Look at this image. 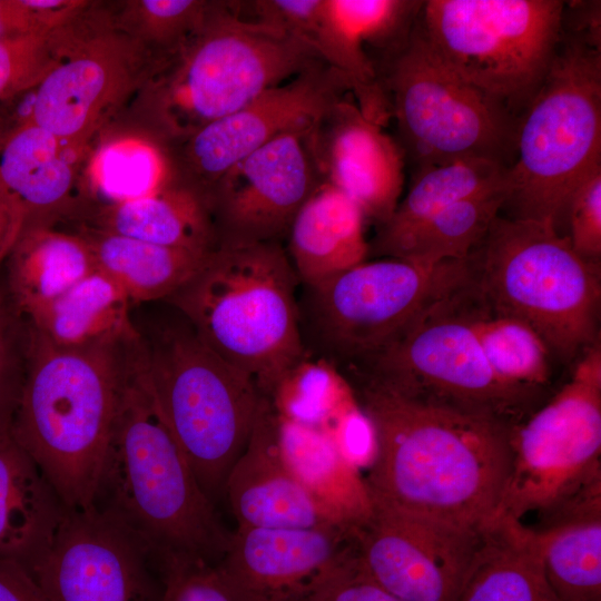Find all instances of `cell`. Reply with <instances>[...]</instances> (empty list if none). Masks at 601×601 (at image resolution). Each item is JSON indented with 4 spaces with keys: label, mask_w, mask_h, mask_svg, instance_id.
<instances>
[{
    "label": "cell",
    "mask_w": 601,
    "mask_h": 601,
    "mask_svg": "<svg viewBox=\"0 0 601 601\" xmlns=\"http://www.w3.org/2000/svg\"><path fill=\"white\" fill-rule=\"evenodd\" d=\"M354 392L376 433L363 475L373 506L473 530L489 524L511 473L513 426L364 378Z\"/></svg>",
    "instance_id": "6da1fadb"
},
{
    "label": "cell",
    "mask_w": 601,
    "mask_h": 601,
    "mask_svg": "<svg viewBox=\"0 0 601 601\" xmlns=\"http://www.w3.org/2000/svg\"><path fill=\"white\" fill-rule=\"evenodd\" d=\"M26 223V216L11 201L0 197V260L10 254Z\"/></svg>",
    "instance_id": "f6af8a7d"
},
{
    "label": "cell",
    "mask_w": 601,
    "mask_h": 601,
    "mask_svg": "<svg viewBox=\"0 0 601 601\" xmlns=\"http://www.w3.org/2000/svg\"><path fill=\"white\" fill-rule=\"evenodd\" d=\"M0 601H48L22 564L0 559Z\"/></svg>",
    "instance_id": "ee69618b"
},
{
    "label": "cell",
    "mask_w": 601,
    "mask_h": 601,
    "mask_svg": "<svg viewBox=\"0 0 601 601\" xmlns=\"http://www.w3.org/2000/svg\"><path fill=\"white\" fill-rule=\"evenodd\" d=\"M158 91L166 132L179 142L267 89L325 63L289 33L210 2L200 26L168 53Z\"/></svg>",
    "instance_id": "ba28073f"
},
{
    "label": "cell",
    "mask_w": 601,
    "mask_h": 601,
    "mask_svg": "<svg viewBox=\"0 0 601 601\" xmlns=\"http://www.w3.org/2000/svg\"><path fill=\"white\" fill-rule=\"evenodd\" d=\"M321 430L332 439L344 460L359 472L371 466L376 455V433L358 401L333 417Z\"/></svg>",
    "instance_id": "60d3db41"
},
{
    "label": "cell",
    "mask_w": 601,
    "mask_h": 601,
    "mask_svg": "<svg viewBox=\"0 0 601 601\" xmlns=\"http://www.w3.org/2000/svg\"><path fill=\"white\" fill-rule=\"evenodd\" d=\"M63 141L28 121L6 141L0 155V196L27 218L32 210L61 203L73 175Z\"/></svg>",
    "instance_id": "4dcf8cb0"
},
{
    "label": "cell",
    "mask_w": 601,
    "mask_h": 601,
    "mask_svg": "<svg viewBox=\"0 0 601 601\" xmlns=\"http://www.w3.org/2000/svg\"><path fill=\"white\" fill-rule=\"evenodd\" d=\"M57 19L24 4L23 0H0V37L45 33Z\"/></svg>",
    "instance_id": "7bdbcfd3"
},
{
    "label": "cell",
    "mask_w": 601,
    "mask_h": 601,
    "mask_svg": "<svg viewBox=\"0 0 601 601\" xmlns=\"http://www.w3.org/2000/svg\"><path fill=\"white\" fill-rule=\"evenodd\" d=\"M154 561L141 542L92 508L68 510L28 571L48 601H159Z\"/></svg>",
    "instance_id": "9a60e30c"
},
{
    "label": "cell",
    "mask_w": 601,
    "mask_h": 601,
    "mask_svg": "<svg viewBox=\"0 0 601 601\" xmlns=\"http://www.w3.org/2000/svg\"><path fill=\"white\" fill-rule=\"evenodd\" d=\"M308 130L290 131L243 158L206 193L218 243H267L287 237L321 183Z\"/></svg>",
    "instance_id": "e0dca14e"
},
{
    "label": "cell",
    "mask_w": 601,
    "mask_h": 601,
    "mask_svg": "<svg viewBox=\"0 0 601 601\" xmlns=\"http://www.w3.org/2000/svg\"><path fill=\"white\" fill-rule=\"evenodd\" d=\"M482 529L373 506L354 530V552L364 572L400 600L452 601Z\"/></svg>",
    "instance_id": "2e32d148"
},
{
    "label": "cell",
    "mask_w": 601,
    "mask_h": 601,
    "mask_svg": "<svg viewBox=\"0 0 601 601\" xmlns=\"http://www.w3.org/2000/svg\"><path fill=\"white\" fill-rule=\"evenodd\" d=\"M536 534L543 570L559 601H601V501L575 509Z\"/></svg>",
    "instance_id": "1f68e13d"
},
{
    "label": "cell",
    "mask_w": 601,
    "mask_h": 601,
    "mask_svg": "<svg viewBox=\"0 0 601 601\" xmlns=\"http://www.w3.org/2000/svg\"><path fill=\"white\" fill-rule=\"evenodd\" d=\"M467 273V259L436 266L396 257L365 260L308 288L314 331L331 355L355 366Z\"/></svg>",
    "instance_id": "4fadbf2b"
},
{
    "label": "cell",
    "mask_w": 601,
    "mask_h": 601,
    "mask_svg": "<svg viewBox=\"0 0 601 601\" xmlns=\"http://www.w3.org/2000/svg\"><path fill=\"white\" fill-rule=\"evenodd\" d=\"M561 33L601 50V2L599 0L564 1Z\"/></svg>",
    "instance_id": "b9f144b4"
},
{
    "label": "cell",
    "mask_w": 601,
    "mask_h": 601,
    "mask_svg": "<svg viewBox=\"0 0 601 601\" xmlns=\"http://www.w3.org/2000/svg\"><path fill=\"white\" fill-rule=\"evenodd\" d=\"M10 254L11 292L29 316L97 269L87 239L46 229L22 231Z\"/></svg>",
    "instance_id": "f1b7e54d"
},
{
    "label": "cell",
    "mask_w": 601,
    "mask_h": 601,
    "mask_svg": "<svg viewBox=\"0 0 601 601\" xmlns=\"http://www.w3.org/2000/svg\"><path fill=\"white\" fill-rule=\"evenodd\" d=\"M139 361L171 434L215 504L247 445L264 395L190 325L165 333Z\"/></svg>",
    "instance_id": "30bf717a"
},
{
    "label": "cell",
    "mask_w": 601,
    "mask_h": 601,
    "mask_svg": "<svg viewBox=\"0 0 601 601\" xmlns=\"http://www.w3.org/2000/svg\"><path fill=\"white\" fill-rule=\"evenodd\" d=\"M422 0H318L297 38L351 83L363 115L384 126L391 118L378 73L412 32Z\"/></svg>",
    "instance_id": "ac0fdd59"
},
{
    "label": "cell",
    "mask_w": 601,
    "mask_h": 601,
    "mask_svg": "<svg viewBox=\"0 0 601 601\" xmlns=\"http://www.w3.org/2000/svg\"><path fill=\"white\" fill-rule=\"evenodd\" d=\"M105 231L146 243L207 253L217 236L206 198L181 183L111 207Z\"/></svg>",
    "instance_id": "83f0119b"
},
{
    "label": "cell",
    "mask_w": 601,
    "mask_h": 601,
    "mask_svg": "<svg viewBox=\"0 0 601 601\" xmlns=\"http://www.w3.org/2000/svg\"><path fill=\"white\" fill-rule=\"evenodd\" d=\"M378 79L396 121L397 142L414 171L466 158L513 166L519 122L452 71L415 22Z\"/></svg>",
    "instance_id": "7c38bea8"
},
{
    "label": "cell",
    "mask_w": 601,
    "mask_h": 601,
    "mask_svg": "<svg viewBox=\"0 0 601 601\" xmlns=\"http://www.w3.org/2000/svg\"><path fill=\"white\" fill-rule=\"evenodd\" d=\"M88 243L97 269L117 283L131 303L170 297L211 250L169 248L108 231Z\"/></svg>",
    "instance_id": "d6a6232c"
},
{
    "label": "cell",
    "mask_w": 601,
    "mask_h": 601,
    "mask_svg": "<svg viewBox=\"0 0 601 601\" xmlns=\"http://www.w3.org/2000/svg\"><path fill=\"white\" fill-rule=\"evenodd\" d=\"M93 509L156 559L186 555L217 563L228 544L230 533L171 434L139 359L125 364Z\"/></svg>",
    "instance_id": "7a4b0ae2"
},
{
    "label": "cell",
    "mask_w": 601,
    "mask_h": 601,
    "mask_svg": "<svg viewBox=\"0 0 601 601\" xmlns=\"http://www.w3.org/2000/svg\"><path fill=\"white\" fill-rule=\"evenodd\" d=\"M506 197L505 178L446 205L402 240L388 257L425 266L466 259L501 214Z\"/></svg>",
    "instance_id": "836d02e7"
},
{
    "label": "cell",
    "mask_w": 601,
    "mask_h": 601,
    "mask_svg": "<svg viewBox=\"0 0 601 601\" xmlns=\"http://www.w3.org/2000/svg\"><path fill=\"white\" fill-rule=\"evenodd\" d=\"M467 263L486 299L528 325L551 355L571 362L600 339V265L553 228L500 214Z\"/></svg>",
    "instance_id": "52a82bcc"
},
{
    "label": "cell",
    "mask_w": 601,
    "mask_h": 601,
    "mask_svg": "<svg viewBox=\"0 0 601 601\" xmlns=\"http://www.w3.org/2000/svg\"><path fill=\"white\" fill-rule=\"evenodd\" d=\"M352 543L353 532L341 526L238 525L230 533L216 565L230 580L250 591L300 597Z\"/></svg>",
    "instance_id": "ffe728a7"
},
{
    "label": "cell",
    "mask_w": 601,
    "mask_h": 601,
    "mask_svg": "<svg viewBox=\"0 0 601 601\" xmlns=\"http://www.w3.org/2000/svg\"><path fill=\"white\" fill-rule=\"evenodd\" d=\"M506 168L481 158H466L413 173L406 195L391 218L378 226L370 253L388 257L392 250L446 205L505 180Z\"/></svg>",
    "instance_id": "f546056e"
},
{
    "label": "cell",
    "mask_w": 601,
    "mask_h": 601,
    "mask_svg": "<svg viewBox=\"0 0 601 601\" xmlns=\"http://www.w3.org/2000/svg\"><path fill=\"white\" fill-rule=\"evenodd\" d=\"M160 570L159 601H302L303 597L268 595L245 589L216 563L186 555L156 559Z\"/></svg>",
    "instance_id": "d590c367"
},
{
    "label": "cell",
    "mask_w": 601,
    "mask_h": 601,
    "mask_svg": "<svg viewBox=\"0 0 601 601\" xmlns=\"http://www.w3.org/2000/svg\"><path fill=\"white\" fill-rule=\"evenodd\" d=\"M297 279L282 243H218L168 299L208 347L269 397L305 357Z\"/></svg>",
    "instance_id": "5b68a950"
},
{
    "label": "cell",
    "mask_w": 601,
    "mask_h": 601,
    "mask_svg": "<svg viewBox=\"0 0 601 601\" xmlns=\"http://www.w3.org/2000/svg\"><path fill=\"white\" fill-rule=\"evenodd\" d=\"M565 236L585 260L601 259V166L593 168L574 189L565 215Z\"/></svg>",
    "instance_id": "74e56055"
},
{
    "label": "cell",
    "mask_w": 601,
    "mask_h": 601,
    "mask_svg": "<svg viewBox=\"0 0 601 601\" xmlns=\"http://www.w3.org/2000/svg\"><path fill=\"white\" fill-rule=\"evenodd\" d=\"M302 601H402L394 597L361 568L354 543L308 587Z\"/></svg>",
    "instance_id": "ab89813d"
},
{
    "label": "cell",
    "mask_w": 601,
    "mask_h": 601,
    "mask_svg": "<svg viewBox=\"0 0 601 601\" xmlns=\"http://www.w3.org/2000/svg\"><path fill=\"white\" fill-rule=\"evenodd\" d=\"M130 303L117 283L96 269L29 317L37 334L58 347L118 344L137 337Z\"/></svg>",
    "instance_id": "484cf974"
},
{
    "label": "cell",
    "mask_w": 601,
    "mask_h": 601,
    "mask_svg": "<svg viewBox=\"0 0 601 601\" xmlns=\"http://www.w3.org/2000/svg\"><path fill=\"white\" fill-rule=\"evenodd\" d=\"M321 181L352 199L378 226L396 209L404 186L405 155L383 126L345 98L331 106L307 135Z\"/></svg>",
    "instance_id": "d6986e66"
},
{
    "label": "cell",
    "mask_w": 601,
    "mask_h": 601,
    "mask_svg": "<svg viewBox=\"0 0 601 601\" xmlns=\"http://www.w3.org/2000/svg\"><path fill=\"white\" fill-rule=\"evenodd\" d=\"M512 449L495 516L521 522L536 511L558 520L601 497V338L578 357L561 390L514 427Z\"/></svg>",
    "instance_id": "8fae6325"
},
{
    "label": "cell",
    "mask_w": 601,
    "mask_h": 601,
    "mask_svg": "<svg viewBox=\"0 0 601 601\" xmlns=\"http://www.w3.org/2000/svg\"><path fill=\"white\" fill-rule=\"evenodd\" d=\"M269 400L278 416L316 428L357 403L354 388L332 363L305 357L279 380Z\"/></svg>",
    "instance_id": "e575fe53"
},
{
    "label": "cell",
    "mask_w": 601,
    "mask_h": 601,
    "mask_svg": "<svg viewBox=\"0 0 601 601\" xmlns=\"http://www.w3.org/2000/svg\"><path fill=\"white\" fill-rule=\"evenodd\" d=\"M52 68L45 33L0 37V97L40 83Z\"/></svg>",
    "instance_id": "f35d334b"
},
{
    "label": "cell",
    "mask_w": 601,
    "mask_h": 601,
    "mask_svg": "<svg viewBox=\"0 0 601 601\" xmlns=\"http://www.w3.org/2000/svg\"><path fill=\"white\" fill-rule=\"evenodd\" d=\"M452 601H559L543 570L536 531L504 515L490 521Z\"/></svg>",
    "instance_id": "cb8c5ba5"
},
{
    "label": "cell",
    "mask_w": 601,
    "mask_h": 601,
    "mask_svg": "<svg viewBox=\"0 0 601 601\" xmlns=\"http://www.w3.org/2000/svg\"><path fill=\"white\" fill-rule=\"evenodd\" d=\"M562 0H424L415 28L459 77L520 122L561 40Z\"/></svg>",
    "instance_id": "9c48e42d"
},
{
    "label": "cell",
    "mask_w": 601,
    "mask_h": 601,
    "mask_svg": "<svg viewBox=\"0 0 601 601\" xmlns=\"http://www.w3.org/2000/svg\"><path fill=\"white\" fill-rule=\"evenodd\" d=\"M601 166V50L561 33L550 70L520 119L504 216L565 236L569 200Z\"/></svg>",
    "instance_id": "8992f818"
},
{
    "label": "cell",
    "mask_w": 601,
    "mask_h": 601,
    "mask_svg": "<svg viewBox=\"0 0 601 601\" xmlns=\"http://www.w3.org/2000/svg\"><path fill=\"white\" fill-rule=\"evenodd\" d=\"M277 437L288 470L337 523L354 532L370 519L373 503L362 472L323 430L277 415Z\"/></svg>",
    "instance_id": "d4e9b609"
},
{
    "label": "cell",
    "mask_w": 601,
    "mask_h": 601,
    "mask_svg": "<svg viewBox=\"0 0 601 601\" xmlns=\"http://www.w3.org/2000/svg\"><path fill=\"white\" fill-rule=\"evenodd\" d=\"M365 216L337 188L321 181L297 211L287 238L298 279L314 287L366 260Z\"/></svg>",
    "instance_id": "603a6c76"
},
{
    "label": "cell",
    "mask_w": 601,
    "mask_h": 601,
    "mask_svg": "<svg viewBox=\"0 0 601 601\" xmlns=\"http://www.w3.org/2000/svg\"><path fill=\"white\" fill-rule=\"evenodd\" d=\"M223 496L240 526L344 528L285 464L278 445L277 414L267 396L262 398L246 447L227 475Z\"/></svg>",
    "instance_id": "44dd1931"
},
{
    "label": "cell",
    "mask_w": 601,
    "mask_h": 601,
    "mask_svg": "<svg viewBox=\"0 0 601 601\" xmlns=\"http://www.w3.org/2000/svg\"><path fill=\"white\" fill-rule=\"evenodd\" d=\"M118 82L111 60L93 53L72 58L53 67L40 81L29 121L65 144L85 140Z\"/></svg>",
    "instance_id": "4316f807"
},
{
    "label": "cell",
    "mask_w": 601,
    "mask_h": 601,
    "mask_svg": "<svg viewBox=\"0 0 601 601\" xmlns=\"http://www.w3.org/2000/svg\"><path fill=\"white\" fill-rule=\"evenodd\" d=\"M6 341L3 331V319L0 309V414L13 410L17 396H10L4 385L6 374Z\"/></svg>",
    "instance_id": "bcb514c9"
},
{
    "label": "cell",
    "mask_w": 601,
    "mask_h": 601,
    "mask_svg": "<svg viewBox=\"0 0 601 601\" xmlns=\"http://www.w3.org/2000/svg\"><path fill=\"white\" fill-rule=\"evenodd\" d=\"M346 93H352L351 83L326 63L267 89L179 142L181 183L206 196L236 162L280 135L312 129Z\"/></svg>",
    "instance_id": "5bb4252c"
},
{
    "label": "cell",
    "mask_w": 601,
    "mask_h": 601,
    "mask_svg": "<svg viewBox=\"0 0 601 601\" xmlns=\"http://www.w3.org/2000/svg\"><path fill=\"white\" fill-rule=\"evenodd\" d=\"M11 431L69 510L93 508L121 395L117 344L55 346L37 334Z\"/></svg>",
    "instance_id": "3957f363"
},
{
    "label": "cell",
    "mask_w": 601,
    "mask_h": 601,
    "mask_svg": "<svg viewBox=\"0 0 601 601\" xmlns=\"http://www.w3.org/2000/svg\"><path fill=\"white\" fill-rule=\"evenodd\" d=\"M0 414V559L28 570L50 548L68 508Z\"/></svg>",
    "instance_id": "7402d4cb"
},
{
    "label": "cell",
    "mask_w": 601,
    "mask_h": 601,
    "mask_svg": "<svg viewBox=\"0 0 601 601\" xmlns=\"http://www.w3.org/2000/svg\"><path fill=\"white\" fill-rule=\"evenodd\" d=\"M100 164L101 189L115 204L155 194L170 185V177L162 175L159 155L146 146H112L101 155Z\"/></svg>",
    "instance_id": "8d00e7d4"
},
{
    "label": "cell",
    "mask_w": 601,
    "mask_h": 601,
    "mask_svg": "<svg viewBox=\"0 0 601 601\" xmlns=\"http://www.w3.org/2000/svg\"><path fill=\"white\" fill-rule=\"evenodd\" d=\"M486 316L469 268L385 347L352 367L402 395L515 427L536 410L543 390L504 376Z\"/></svg>",
    "instance_id": "277c9868"
}]
</instances>
